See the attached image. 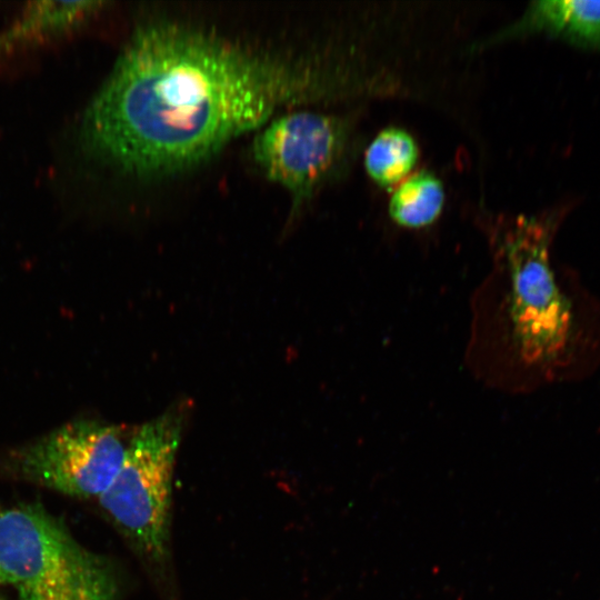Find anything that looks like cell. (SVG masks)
I'll use <instances>...</instances> for the list:
<instances>
[{"label":"cell","instance_id":"52a82bcc","mask_svg":"<svg viewBox=\"0 0 600 600\" xmlns=\"http://www.w3.org/2000/svg\"><path fill=\"white\" fill-rule=\"evenodd\" d=\"M523 31H546L579 43L600 46V1L548 0L533 2L524 17L502 31L506 38Z\"/></svg>","mask_w":600,"mask_h":600},{"label":"cell","instance_id":"3957f363","mask_svg":"<svg viewBox=\"0 0 600 600\" xmlns=\"http://www.w3.org/2000/svg\"><path fill=\"white\" fill-rule=\"evenodd\" d=\"M0 586L17 600H118L113 569L37 504L0 509Z\"/></svg>","mask_w":600,"mask_h":600},{"label":"cell","instance_id":"8992f818","mask_svg":"<svg viewBox=\"0 0 600 600\" xmlns=\"http://www.w3.org/2000/svg\"><path fill=\"white\" fill-rule=\"evenodd\" d=\"M127 444L117 427L76 421L17 449L10 467L19 477L74 498H100L116 478Z\"/></svg>","mask_w":600,"mask_h":600},{"label":"cell","instance_id":"30bf717a","mask_svg":"<svg viewBox=\"0 0 600 600\" xmlns=\"http://www.w3.org/2000/svg\"><path fill=\"white\" fill-rule=\"evenodd\" d=\"M419 157L417 142L406 130L390 127L380 131L366 149L364 166L371 180L388 189L403 180Z\"/></svg>","mask_w":600,"mask_h":600},{"label":"cell","instance_id":"5b68a950","mask_svg":"<svg viewBox=\"0 0 600 600\" xmlns=\"http://www.w3.org/2000/svg\"><path fill=\"white\" fill-rule=\"evenodd\" d=\"M354 148L346 117L298 110L271 119L254 137L252 157L298 208L343 169Z\"/></svg>","mask_w":600,"mask_h":600},{"label":"cell","instance_id":"277c9868","mask_svg":"<svg viewBox=\"0 0 600 600\" xmlns=\"http://www.w3.org/2000/svg\"><path fill=\"white\" fill-rule=\"evenodd\" d=\"M182 428L179 408L144 423L99 498L109 520L159 580L168 579L172 476Z\"/></svg>","mask_w":600,"mask_h":600},{"label":"cell","instance_id":"6da1fadb","mask_svg":"<svg viewBox=\"0 0 600 600\" xmlns=\"http://www.w3.org/2000/svg\"><path fill=\"white\" fill-rule=\"evenodd\" d=\"M340 66L259 52L171 22L139 28L86 108L89 157L131 174L193 167L261 128L283 107L373 92Z\"/></svg>","mask_w":600,"mask_h":600},{"label":"cell","instance_id":"7a4b0ae2","mask_svg":"<svg viewBox=\"0 0 600 600\" xmlns=\"http://www.w3.org/2000/svg\"><path fill=\"white\" fill-rule=\"evenodd\" d=\"M554 223L520 216L490 233L492 269L471 298L466 362L500 391L526 394L600 370V298L552 258Z\"/></svg>","mask_w":600,"mask_h":600},{"label":"cell","instance_id":"8fae6325","mask_svg":"<svg viewBox=\"0 0 600 600\" xmlns=\"http://www.w3.org/2000/svg\"><path fill=\"white\" fill-rule=\"evenodd\" d=\"M0 600H6V599L0 597Z\"/></svg>","mask_w":600,"mask_h":600},{"label":"cell","instance_id":"ba28073f","mask_svg":"<svg viewBox=\"0 0 600 600\" xmlns=\"http://www.w3.org/2000/svg\"><path fill=\"white\" fill-rule=\"evenodd\" d=\"M100 1H33L2 38L0 44L53 39L72 32L94 16Z\"/></svg>","mask_w":600,"mask_h":600},{"label":"cell","instance_id":"9c48e42d","mask_svg":"<svg viewBox=\"0 0 600 600\" xmlns=\"http://www.w3.org/2000/svg\"><path fill=\"white\" fill-rule=\"evenodd\" d=\"M444 203L442 182L429 171H419L404 180L392 193L388 212L391 220L409 230L431 226Z\"/></svg>","mask_w":600,"mask_h":600}]
</instances>
